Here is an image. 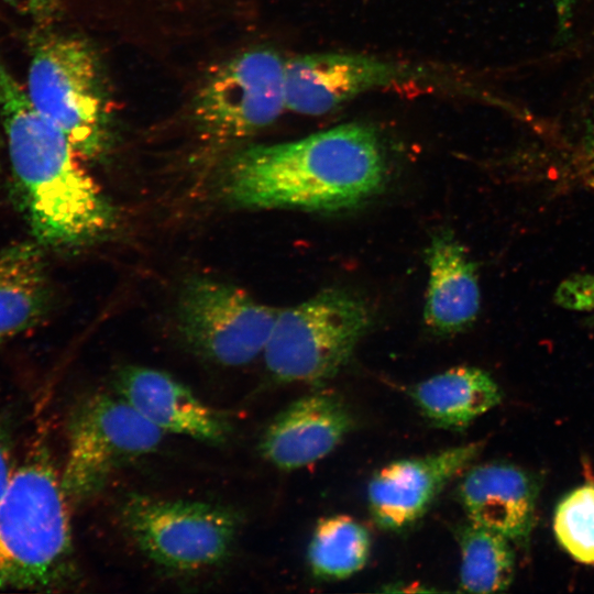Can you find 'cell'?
<instances>
[{
	"label": "cell",
	"mask_w": 594,
	"mask_h": 594,
	"mask_svg": "<svg viewBox=\"0 0 594 594\" xmlns=\"http://www.w3.org/2000/svg\"><path fill=\"white\" fill-rule=\"evenodd\" d=\"M36 26L46 28L57 16L61 0H1Z\"/></svg>",
	"instance_id": "21"
},
{
	"label": "cell",
	"mask_w": 594,
	"mask_h": 594,
	"mask_svg": "<svg viewBox=\"0 0 594 594\" xmlns=\"http://www.w3.org/2000/svg\"><path fill=\"white\" fill-rule=\"evenodd\" d=\"M123 531L157 566L178 574L223 564L235 544L240 519L222 505L130 495L121 506Z\"/></svg>",
	"instance_id": "6"
},
{
	"label": "cell",
	"mask_w": 594,
	"mask_h": 594,
	"mask_svg": "<svg viewBox=\"0 0 594 594\" xmlns=\"http://www.w3.org/2000/svg\"><path fill=\"white\" fill-rule=\"evenodd\" d=\"M421 414L435 426L462 430L495 407L502 398L493 377L474 366H454L411 391Z\"/></svg>",
	"instance_id": "16"
},
{
	"label": "cell",
	"mask_w": 594,
	"mask_h": 594,
	"mask_svg": "<svg viewBox=\"0 0 594 594\" xmlns=\"http://www.w3.org/2000/svg\"><path fill=\"white\" fill-rule=\"evenodd\" d=\"M386 177L380 136L354 122L243 150L229 166L226 188L243 207L333 212L373 198Z\"/></svg>",
	"instance_id": "1"
},
{
	"label": "cell",
	"mask_w": 594,
	"mask_h": 594,
	"mask_svg": "<svg viewBox=\"0 0 594 594\" xmlns=\"http://www.w3.org/2000/svg\"><path fill=\"white\" fill-rule=\"evenodd\" d=\"M353 427L348 405L337 395H306L282 410L260 442L266 461L282 470L307 466L328 455Z\"/></svg>",
	"instance_id": "12"
},
{
	"label": "cell",
	"mask_w": 594,
	"mask_h": 594,
	"mask_svg": "<svg viewBox=\"0 0 594 594\" xmlns=\"http://www.w3.org/2000/svg\"><path fill=\"white\" fill-rule=\"evenodd\" d=\"M538 494V481L530 473L504 463L473 466L459 485L469 519L519 546L529 543Z\"/></svg>",
	"instance_id": "14"
},
{
	"label": "cell",
	"mask_w": 594,
	"mask_h": 594,
	"mask_svg": "<svg viewBox=\"0 0 594 594\" xmlns=\"http://www.w3.org/2000/svg\"><path fill=\"white\" fill-rule=\"evenodd\" d=\"M114 387L117 395L164 433L207 443L223 442L228 436L226 418L167 373L128 366L117 375Z\"/></svg>",
	"instance_id": "13"
},
{
	"label": "cell",
	"mask_w": 594,
	"mask_h": 594,
	"mask_svg": "<svg viewBox=\"0 0 594 594\" xmlns=\"http://www.w3.org/2000/svg\"><path fill=\"white\" fill-rule=\"evenodd\" d=\"M480 450V443H469L384 465L367 485V504L375 524L385 530L414 524L447 484L470 466Z\"/></svg>",
	"instance_id": "11"
},
{
	"label": "cell",
	"mask_w": 594,
	"mask_h": 594,
	"mask_svg": "<svg viewBox=\"0 0 594 594\" xmlns=\"http://www.w3.org/2000/svg\"><path fill=\"white\" fill-rule=\"evenodd\" d=\"M428 287L424 309L427 327L440 336L468 329L481 307L477 271L452 231L441 229L426 250Z\"/></svg>",
	"instance_id": "15"
},
{
	"label": "cell",
	"mask_w": 594,
	"mask_h": 594,
	"mask_svg": "<svg viewBox=\"0 0 594 594\" xmlns=\"http://www.w3.org/2000/svg\"><path fill=\"white\" fill-rule=\"evenodd\" d=\"M163 435L119 395H87L75 406L67 427L61 480L69 504L90 501L118 469L154 452Z\"/></svg>",
	"instance_id": "7"
},
{
	"label": "cell",
	"mask_w": 594,
	"mask_h": 594,
	"mask_svg": "<svg viewBox=\"0 0 594 594\" xmlns=\"http://www.w3.org/2000/svg\"><path fill=\"white\" fill-rule=\"evenodd\" d=\"M460 587L470 593L505 591L514 579L515 557L510 541L473 521L458 529Z\"/></svg>",
	"instance_id": "18"
},
{
	"label": "cell",
	"mask_w": 594,
	"mask_h": 594,
	"mask_svg": "<svg viewBox=\"0 0 594 594\" xmlns=\"http://www.w3.org/2000/svg\"><path fill=\"white\" fill-rule=\"evenodd\" d=\"M371 322L363 299L324 289L279 310L263 352L266 369L278 382L322 384L348 364Z\"/></svg>",
	"instance_id": "4"
},
{
	"label": "cell",
	"mask_w": 594,
	"mask_h": 594,
	"mask_svg": "<svg viewBox=\"0 0 594 594\" xmlns=\"http://www.w3.org/2000/svg\"><path fill=\"white\" fill-rule=\"evenodd\" d=\"M370 550L369 531L353 518L336 515L316 525L307 559L315 575L340 580L360 571L369 559Z\"/></svg>",
	"instance_id": "19"
},
{
	"label": "cell",
	"mask_w": 594,
	"mask_h": 594,
	"mask_svg": "<svg viewBox=\"0 0 594 594\" xmlns=\"http://www.w3.org/2000/svg\"><path fill=\"white\" fill-rule=\"evenodd\" d=\"M13 471L10 439L3 426L0 425V495L6 488Z\"/></svg>",
	"instance_id": "22"
},
{
	"label": "cell",
	"mask_w": 594,
	"mask_h": 594,
	"mask_svg": "<svg viewBox=\"0 0 594 594\" xmlns=\"http://www.w3.org/2000/svg\"><path fill=\"white\" fill-rule=\"evenodd\" d=\"M69 506L61 473L37 447L0 495V590L57 591L75 583Z\"/></svg>",
	"instance_id": "3"
},
{
	"label": "cell",
	"mask_w": 594,
	"mask_h": 594,
	"mask_svg": "<svg viewBox=\"0 0 594 594\" xmlns=\"http://www.w3.org/2000/svg\"><path fill=\"white\" fill-rule=\"evenodd\" d=\"M580 164L584 173L594 174V116L588 121L580 152Z\"/></svg>",
	"instance_id": "23"
},
{
	"label": "cell",
	"mask_w": 594,
	"mask_h": 594,
	"mask_svg": "<svg viewBox=\"0 0 594 594\" xmlns=\"http://www.w3.org/2000/svg\"><path fill=\"white\" fill-rule=\"evenodd\" d=\"M439 80L436 70L409 63L352 53L305 54L286 62V109L321 116L371 90Z\"/></svg>",
	"instance_id": "10"
},
{
	"label": "cell",
	"mask_w": 594,
	"mask_h": 594,
	"mask_svg": "<svg viewBox=\"0 0 594 594\" xmlns=\"http://www.w3.org/2000/svg\"><path fill=\"white\" fill-rule=\"evenodd\" d=\"M4 141L1 139V135H0V168H1V154H2V145H3Z\"/></svg>",
	"instance_id": "25"
},
{
	"label": "cell",
	"mask_w": 594,
	"mask_h": 594,
	"mask_svg": "<svg viewBox=\"0 0 594 594\" xmlns=\"http://www.w3.org/2000/svg\"><path fill=\"white\" fill-rule=\"evenodd\" d=\"M50 286L38 243L0 246V343L45 316Z\"/></svg>",
	"instance_id": "17"
},
{
	"label": "cell",
	"mask_w": 594,
	"mask_h": 594,
	"mask_svg": "<svg viewBox=\"0 0 594 594\" xmlns=\"http://www.w3.org/2000/svg\"><path fill=\"white\" fill-rule=\"evenodd\" d=\"M0 121L13 195L36 243L69 249L106 232L113 213L84 158L44 118L0 56Z\"/></svg>",
	"instance_id": "2"
},
{
	"label": "cell",
	"mask_w": 594,
	"mask_h": 594,
	"mask_svg": "<svg viewBox=\"0 0 594 594\" xmlns=\"http://www.w3.org/2000/svg\"><path fill=\"white\" fill-rule=\"evenodd\" d=\"M553 529L561 547L576 561L594 564V486L569 493L557 506Z\"/></svg>",
	"instance_id": "20"
},
{
	"label": "cell",
	"mask_w": 594,
	"mask_h": 594,
	"mask_svg": "<svg viewBox=\"0 0 594 594\" xmlns=\"http://www.w3.org/2000/svg\"><path fill=\"white\" fill-rule=\"evenodd\" d=\"M36 28L29 38L26 95L82 157L95 158L106 147L107 124L92 51L79 38Z\"/></svg>",
	"instance_id": "5"
},
{
	"label": "cell",
	"mask_w": 594,
	"mask_h": 594,
	"mask_svg": "<svg viewBox=\"0 0 594 594\" xmlns=\"http://www.w3.org/2000/svg\"><path fill=\"white\" fill-rule=\"evenodd\" d=\"M278 312L209 277L190 279L177 308L179 331L188 346L223 366H241L263 354Z\"/></svg>",
	"instance_id": "8"
},
{
	"label": "cell",
	"mask_w": 594,
	"mask_h": 594,
	"mask_svg": "<svg viewBox=\"0 0 594 594\" xmlns=\"http://www.w3.org/2000/svg\"><path fill=\"white\" fill-rule=\"evenodd\" d=\"M575 0H552L561 32H566L571 24Z\"/></svg>",
	"instance_id": "24"
},
{
	"label": "cell",
	"mask_w": 594,
	"mask_h": 594,
	"mask_svg": "<svg viewBox=\"0 0 594 594\" xmlns=\"http://www.w3.org/2000/svg\"><path fill=\"white\" fill-rule=\"evenodd\" d=\"M286 62L274 51L245 52L208 77L194 102L204 139L227 142L272 124L286 109Z\"/></svg>",
	"instance_id": "9"
}]
</instances>
